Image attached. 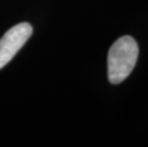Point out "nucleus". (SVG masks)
<instances>
[{
    "instance_id": "1",
    "label": "nucleus",
    "mask_w": 148,
    "mask_h": 147,
    "mask_svg": "<svg viewBox=\"0 0 148 147\" xmlns=\"http://www.w3.org/2000/svg\"><path fill=\"white\" fill-rule=\"evenodd\" d=\"M138 57L137 41L130 36L116 39L109 50L107 65L108 79L112 84L122 82L132 73Z\"/></svg>"
},
{
    "instance_id": "2",
    "label": "nucleus",
    "mask_w": 148,
    "mask_h": 147,
    "mask_svg": "<svg viewBox=\"0 0 148 147\" xmlns=\"http://www.w3.org/2000/svg\"><path fill=\"white\" fill-rule=\"evenodd\" d=\"M32 34L33 27L27 22L15 25L5 33L0 39V69L12 60Z\"/></svg>"
}]
</instances>
